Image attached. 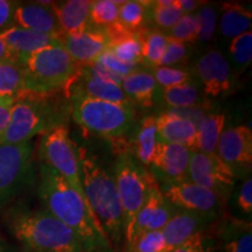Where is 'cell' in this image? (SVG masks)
Listing matches in <instances>:
<instances>
[{"label": "cell", "instance_id": "obj_46", "mask_svg": "<svg viewBox=\"0 0 252 252\" xmlns=\"http://www.w3.org/2000/svg\"><path fill=\"white\" fill-rule=\"evenodd\" d=\"M11 59H15L13 54L9 52V49L7 48V46L5 45V42L2 41L1 37H0V62L7 61V60Z\"/></svg>", "mask_w": 252, "mask_h": 252}, {"label": "cell", "instance_id": "obj_36", "mask_svg": "<svg viewBox=\"0 0 252 252\" xmlns=\"http://www.w3.org/2000/svg\"><path fill=\"white\" fill-rule=\"evenodd\" d=\"M229 52L237 68L245 69L252 60V31H248L231 40Z\"/></svg>", "mask_w": 252, "mask_h": 252}, {"label": "cell", "instance_id": "obj_17", "mask_svg": "<svg viewBox=\"0 0 252 252\" xmlns=\"http://www.w3.org/2000/svg\"><path fill=\"white\" fill-rule=\"evenodd\" d=\"M65 90L77 91L93 99L134 105V103L126 96L121 86L93 74L88 67H81L74 80L65 87Z\"/></svg>", "mask_w": 252, "mask_h": 252}, {"label": "cell", "instance_id": "obj_41", "mask_svg": "<svg viewBox=\"0 0 252 252\" xmlns=\"http://www.w3.org/2000/svg\"><path fill=\"white\" fill-rule=\"evenodd\" d=\"M168 252H214L213 232L194 236L186 243Z\"/></svg>", "mask_w": 252, "mask_h": 252}, {"label": "cell", "instance_id": "obj_42", "mask_svg": "<svg viewBox=\"0 0 252 252\" xmlns=\"http://www.w3.org/2000/svg\"><path fill=\"white\" fill-rule=\"evenodd\" d=\"M236 207L239 213L245 217V220H251L252 215V180L247 179L239 188L236 196Z\"/></svg>", "mask_w": 252, "mask_h": 252}, {"label": "cell", "instance_id": "obj_13", "mask_svg": "<svg viewBox=\"0 0 252 252\" xmlns=\"http://www.w3.org/2000/svg\"><path fill=\"white\" fill-rule=\"evenodd\" d=\"M195 72L207 97L217 98L232 89L230 64L220 50L210 49L204 53L195 64Z\"/></svg>", "mask_w": 252, "mask_h": 252}, {"label": "cell", "instance_id": "obj_9", "mask_svg": "<svg viewBox=\"0 0 252 252\" xmlns=\"http://www.w3.org/2000/svg\"><path fill=\"white\" fill-rule=\"evenodd\" d=\"M33 153L31 141L0 144V210L21 194L33 179Z\"/></svg>", "mask_w": 252, "mask_h": 252}, {"label": "cell", "instance_id": "obj_11", "mask_svg": "<svg viewBox=\"0 0 252 252\" xmlns=\"http://www.w3.org/2000/svg\"><path fill=\"white\" fill-rule=\"evenodd\" d=\"M188 180L209 189L225 200L229 189L234 186L235 169L223 161L216 153L204 154L191 151Z\"/></svg>", "mask_w": 252, "mask_h": 252}, {"label": "cell", "instance_id": "obj_3", "mask_svg": "<svg viewBox=\"0 0 252 252\" xmlns=\"http://www.w3.org/2000/svg\"><path fill=\"white\" fill-rule=\"evenodd\" d=\"M7 225L23 252H83L76 235L46 209L18 208Z\"/></svg>", "mask_w": 252, "mask_h": 252}, {"label": "cell", "instance_id": "obj_47", "mask_svg": "<svg viewBox=\"0 0 252 252\" xmlns=\"http://www.w3.org/2000/svg\"><path fill=\"white\" fill-rule=\"evenodd\" d=\"M0 252H15V250L11 245L8 244V242L6 241L4 237L0 236Z\"/></svg>", "mask_w": 252, "mask_h": 252}, {"label": "cell", "instance_id": "obj_29", "mask_svg": "<svg viewBox=\"0 0 252 252\" xmlns=\"http://www.w3.org/2000/svg\"><path fill=\"white\" fill-rule=\"evenodd\" d=\"M141 42V56L143 62L149 64L151 68L159 67L165 53L168 36L161 31L152 30L139 32Z\"/></svg>", "mask_w": 252, "mask_h": 252}, {"label": "cell", "instance_id": "obj_30", "mask_svg": "<svg viewBox=\"0 0 252 252\" xmlns=\"http://www.w3.org/2000/svg\"><path fill=\"white\" fill-rule=\"evenodd\" d=\"M109 49L123 62L139 65L143 63L141 42L138 33H125L110 42Z\"/></svg>", "mask_w": 252, "mask_h": 252}, {"label": "cell", "instance_id": "obj_23", "mask_svg": "<svg viewBox=\"0 0 252 252\" xmlns=\"http://www.w3.org/2000/svg\"><path fill=\"white\" fill-rule=\"evenodd\" d=\"M121 87L132 102L139 104L144 108L153 106L159 93V87L152 72L141 69H138L123 78Z\"/></svg>", "mask_w": 252, "mask_h": 252}, {"label": "cell", "instance_id": "obj_14", "mask_svg": "<svg viewBox=\"0 0 252 252\" xmlns=\"http://www.w3.org/2000/svg\"><path fill=\"white\" fill-rule=\"evenodd\" d=\"M63 49L80 67L97 62L110 47V39L104 28L89 25L81 33L61 36Z\"/></svg>", "mask_w": 252, "mask_h": 252}, {"label": "cell", "instance_id": "obj_38", "mask_svg": "<svg viewBox=\"0 0 252 252\" xmlns=\"http://www.w3.org/2000/svg\"><path fill=\"white\" fill-rule=\"evenodd\" d=\"M167 36L185 43H195L197 41V20L194 13L184 14Z\"/></svg>", "mask_w": 252, "mask_h": 252}, {"label": "cell", "instance_id": "obj_43", "mask_svg": "<svg viewBox=\"0 0 252 252\" xmlns=\"http://www.w3.org/2000/svg\"><path fill=\"white\" fill-rule=\"evenodd\" d=\"M19 2L0 0V33L13 26V15Z\"/></svg>", "mask_w": 252, "mask_h": 252}, {"label": "cell", "instance_id": "obj_34", "mask_svg": "<svg viewBox=\"0 0 252 252\" xmlns=\"http://www.w3.org/2000/svg\"><path fill=\"white\" fill-rule=\"evenodd\" d=\"M151 72L159 89H167V88L194 82L193 75L187 69L180 67H161L160 65V67L152 68Z\"/></svg>", "mask_w": 252, "mask_h": 252}, {"label": "cell", "instance_id": "obj_25", "mask_svg": "<svg viewBox=\"0 0 252 252\" xmlns=\"http://www.w3.org/2000/svg\"><path fill=\"white\" fill-rule=\"evenodd\" d=\"M226 117L223 113H208L196 127L194 151L204 154L216 153L220 134L224 131Z\"/></svg>", "mask_w": 252, "mask_h": 252}, {"label": "cell", "instance_id": "obj_45", "mask_svg": "<svg viewBox=\"0 0 252 252\" xmlns=\"http://www.w3.org/2000/svg\"><path fill=\"white\" fill-rule=\"evenodd\" d=\"M206 4L204 1H195V0H176V5L184 12V14L193 13V11Z\"/></svg>", "mask_w": 252, "mask_h": 252}, {"label": "cell", "instance_id": "obj_20", "mask_svg": "<svg viewBox=\"0 0 252 252\" xmlns=\"http://www.w3.org/2000/svg\"><path fill=\"white\" fill-rule=\"evenodd\" d=\"M90 0H68L54 2L52 7L61 36L81 33L90 25Z\"/></svg>", "mask_w": 252, "mask_h": 252}, {"label": "cell", "instance_id": "obj_22", "mask_svg": "<svg viewBox=\"0 0 252 252\" xmlns=\"http://www.w3.org/2000/svg\"><path fill=\"white\" fill-rule=\"evenodd\" d=\"M223 252H252L251 220L222 216L216 226Z\"/></svg>", "mask_w": 252, "mask_h": 252}, {"label": "cell", "instance_id": "obj_27", "mask_svg": "<svg viewBox=\"0 0 252 252\" xmlns=\"http://www.w3.org/2000/svg\"><path fill=\"white\" fill-rule=\"evenodd\" d=\"M158 94L161 102L171 108V110L196 108L202 105L203 100L195 82H189L167 89H159Z\"/></svg>", "mask_w": 252, "mask_h": 252}, {"label": "cell", "instance_id": "obj_12", "mask_svg": "<svg viewBox=\"0 0 252 252\" xmlns=\"http://www.w3.org/2000/svg\"><path fill=\"white\" fill-rule=\"evenodd\" d=\"M222 217L178 209L161 230L167 252L186 243L194 236L214 232Z\"/></svg>", "mask_w": 252, "mask_h": 252}, {"label": "cell", "instance_id": "obj_1", "mask_svg": "<svg viewBox=\"0 0 252 252\" xmlns=\"http://www.w3.org/2000/svg\"><path fill=\"white\" fill-rule=\"evenodd\" d=\"M39 196L47 212L76 235L83 252H113L87 198L47 165L40 167Z\"/></svg>", "mask_w": 252, "mask_h": 252}, {"label": "cell", "instance_id": "obj_40", "mask_svg": "<svg viewBox=\"0 0 252 252\" xmlns=\"http://www.w3.org/2000/svg\"><path fill=\"white\" fill-rule=\"evenodd\" d=\"M188 59L187 45L168 37V42L163 56L160 62L161 67H175L176 64L185 62ZM159 65V67H160Z\"/></svg>", "mask_w": 252, "mask_h": 252}, {"label": "cell", "instance_id": "obj_10", "mask_svg": "<svg viewBox=\"0 0 252 252\" xmlns=\"http://www.w3.org/2000/svg\"><path fill=\"white\" fill-rule=\"evenodd\" d=\"M160 190L167 201L179 209L222 217L225 200L214 191L191 181L165 184Z\"/></svg>", "mask_w": 252, "mask_h": 252}, {"label": "cell", "instance_id": "obj_26", "mask_svg": "<svg viewBox=\"0 0 252 252\" xmlns=\"http://www.w3.org/2000/svg\"><path fill=\"white\" fill-rule=\"evenodd\" d=\"M26 96L24 69L19 60L0 62V98L17 100Z\"/></svg>", "mask_w": 252, "mask_h": 252}, {"label": "cell", "instance_id": "obj_28", "mask_svg": "<svg viewBox=\"0 0 252 252\" xmlns=\"http://www.w3.org/2000/svg\"><path fill=\"white\" fill-rule=\"evenodd\" d=\"M157 144L158 135L156 117L144 118L140 123L134 140L135 157L144 167L152 166Z\"/></svg>", "mask_w": 252, "mask_h": 252}, {"label": "cell", "instance_id": "obj_18", "mask_svg": "<svg viewBox=\"0 0 252 252\" xmlns=\"http://www.w3.org/2000/svg\"><path fill=\"white\" fill-rule=\"evenodd\" d=\"M0 37L15 59L24 58L49 47L62 46L60 35L43 34L15 26L1 32Z\"/></svg>", "mask_w": 252, "mask_h": 252}, {"label": "cell", "instance_id": "obj_24", "mask_svg": "<svg viewBox=\"0 0 252 252\" xmlns=\"http://www.w3.org/2000/svg\"><path fill=\"white\" fill-rule=\"evenodd\" d=\"M251 9L237 2H225L222 5L220 30L225 39H235L245 32L251 31Z\"/></svg>", "mask_w": 252, "mask_h": 252}, {"label": "cell", "instance_id": "obj_37", "mask_svg": "<svg viewBox=\"0 0 252 252\" xmlns=\"http://www.w3.org/2000/svg\"><path fill=\"white\" fill-rule=\"evenodd\" d=\"M126 252H167L166 242L160 231L143 232L126 248Z\"/></svg>", "mask_w": 252, "mask_h": 252}, {"label": "cell", "instance_id": "obj_44", "mask_svg": "<svg viewBox=\"0 0 252 252\" xmlns=\"http://www.w3.org/2000/svg\"><path fill=\"white\" fill-rule=\"evenodd\" d=\"M15 99L11 98H0V137L4 133L9 122L12 106Z\"/></svg>", "mask_w": 252, "mask_h": 252}, {"label": "cell", "instance_id": "obj_6", "mask_svg": "<svg viewBox=\"0 0 252 252\" xmlns=\"http://www.w3.org/2000/svg\"><path fill=\"white\" fill-rule=\"evenodd\" d=\"M115 184L124 220V247L131 244L135 217L149 196L154 176L130 152L118 156L115 165Z\"/></svg>", "mask_w": 252, "mask_h": 252}, {"label": "cell", "instance_id": "obj_19", "mask_svg": "<svg viewBox=\"0 0 252 252\" xmlns=\"http://www.w3.org/2000/svg\"><path fill=\"white\" fill-rule=\"evenodd\" d=\"M52 5H43L41 2H19L13 15V26L25 28L43 34L60 35V28Z\"/></svg>", "mask_w": 252, "mask_h": 252}, {"label": "cell", "instance_id": "obj_33", "mask_svg": "<svg viewBox=\"0 0 252 252\" xmlns=\"http://www.w3.org/2000/svg\"><path fill=\"white\" fill-rule=\"evenodd\" d=\"M122 1L116 0H96L90 9V24L94 26L106 28L118 23L119 5Z\"/></svg>", "mask_w": 252, "mask_h": 252}, {"label": "cell", "instance_id": "obj_31", "mask_svg": "<svg viewBox=\"0 0 252 252\" xmlns=\"http://www.w3.org/2000/svg\"><path fill=\"white\" fill-rule=\"evenodd\" d=\"M147 6L149 1H122L118 13L119 26L130 33L140 32L147 15Z\"/></svg>", "mask_w": 252, "mask_h": 252}, {"label": "cell", "instance_id": "obj_7", "mask_svg": "<svg viewBox=\"0 0 252 252\" xmlns=\"http://www.w3.org/2000/svg\"><path fill=\"white\" fill-rule=\"evenodd\" d=\"M61 123H64L62 115L46 102V97H23L13 103L8 125L0 137V144L27 143Z\"/></svg>", "mask_w": 252, "mask_h": 252}, {"label": "cell", "instance_id": "obj_32", "mask_svg": "<svg viewBox=\"0 0 252 252\" xmlns=\"http://www.w3.org/2000/svg\"><path fill=\"white\" fill-rule=\"evenodd\" d=\"M150 14L153 23L161 30L171 31L182 18L184 12L176 5V0H157L150 1Z\"/></svg>", "mask_w": 252, "mask_h": 252}, {"label": "cell", "instance_id": "obj_4", "mask_svg": "<svg viewBox=\"0 0 252 252\" xmlns=\"http://www.w3.org/2000/svg\"><path fill=\"white\" fill-rule=\"evenodd\" d=\"M65 96L75 122L90 133L118 140L133 126L134 105L93 99L74 90H65Z\"/></svg>", "mask_w": 252, "mask_h": 252}, {"label": "cell", "instance_id": "obj_39", "mask_svg": "<svg viewBox=\"0 0 252 252\" xmlns=\"http://www.w3.org/2000/svg\"><path fill=\"white\" fill-rule=\"evenodd\" d=\"M97 63H99L100 65H103L104 68L108 69L109 71H111L112 74L117 75V76L124 78L130 75L131 72L139 69V65L130 64V63L123 62L122 60H119L109 48L103 53L102 56L97 60Z\"/></svg>", "mask_w": 252, "mask_h": 252}, {"label": "cell", "instance_id": "obj_21", "mask_svg": "<svg viewBox=\"0 0 252 252\" xmlns=\"http://www.w3.org/2000/svg\"><path fill=\"white\" fill-rule=\"evenodd\" d=\"M158 140L179 144L194 151L196 140V126L188 119L171 111L160 113L156 117Z\"/></svg>", "mask_w": 252, "mask_h": 252}, {"label": "cell", "instance_id": "obj_5", "mask_svg": "<svg viewBox=\"0 0 252 252\" xmlns=\"http://www.w3.org/2000/svg\"><path fill=\"white\" fill-rule=\"evenodd\" d=\"M18 60L24 69L27 96L48 97L64 90L81 69L62 46L49 47Z\"/></svg>", "mask_w": 252, "mask_h": 252}, {"label": "cell", "instance_id": "obj_16", "mask_svg": "<svg viewBox=\"0 0 252 252\" xmlns=\"http://www.w3.org/2000/svg\"><path fill=\"white\" fill-rule=\"evenodd\" d=\"M190 153L191 151L182 145L158 140L152 166L162 175L166 184L186 181Z\"/></svg>", "mask_w": 252, "mask_h": 252}, {"label": "cell", "instance_id": "obj_8", "mask_svg": "<svg viewBox=\"0 0 252 252\" xmlns=\"http://www.w3.org/2000/svg\"><path fill=\"white\" fill-rule=\"evenodd\" d=\"M39 156L43 160V165L54 169L77 193L86 196L81 180L78 149L70 139L65 123L53 126L42 134Z\"/></svg>", "mask_w": 252, "mask_h": 252}, {"label": "cell", "instance_id": "obj_2", "mask_svg": "<svg viewBox=\"0 0 252 252\" xmlns=\"http://www.w3.org/2000/svg\"><path fill=\"white\" fill-rule=\"evenodd\" d=\"M81 180L87 202L113 252L124 245V220L115 179L94 158L78 149Z\"/></svg>", "mask_w": 252, "mask_h": 252}, {"label": "cell", "instance_id": "obj_35", "mask_svg": "<svg viewBox=\"0 0 252 252\" xmlns=\"http://www.w3.org/2000/svg\"><path fill=\"white\" fill-rule=\"evenodd\" d=\"M194 14L197 20V41L209 42L216 33L217 14L215 8L206 2L198 7Z\"/></svg>", "mask_w": 252, "mask_h": 252}, {"label": "cell", "instance_id": "obj_15", "mask_svg": "<svg viewBox=\"0 0 252 252\" xmlns=\"http://www.w3.org/2000/svg\"><path fill=\"white\" fill-rule=\"evenodd\" d=\"M216 154L235 169V166L249 167L252 163V131L247 125L226 128L220 134Z\"/></svg>", "mask_w": 252, "mask_h": 252}]
</instances>
